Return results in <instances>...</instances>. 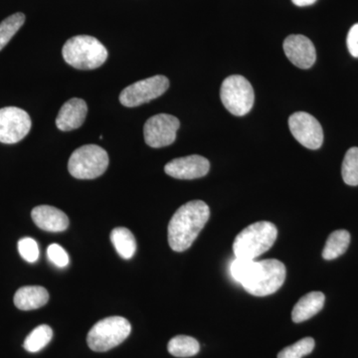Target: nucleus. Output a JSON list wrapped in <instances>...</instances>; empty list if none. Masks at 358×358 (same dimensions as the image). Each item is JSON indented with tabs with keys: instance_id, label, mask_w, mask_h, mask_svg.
Here are the masks:
<instances>
[{
	"instance_id": "f257e3e1",
	"label": "nucleus",
	"mask_w": 358,
	"mask_h": 358,
	"mask_svg": "<svg viewBox=\"0 0 358 358\" xmlns=\"http://www.w3.org/2000/svg\"><path fill=\"white\" fill-rule=\"evenodd\" d=\"M210 217L208 205L201 200H193L179 207L169 224V243L176 252H183L193 242Z\"/></svg>"
},
{
	"instance_id": "f03ea898",
	"label": "nucleus",
	"mask_w": 358,
	"mask_h": 358,
	"mask_svg": "<svg viewBox=\"0 0 358 358\" xmlns=\"http://www.w3.org/2000/svg\"><path fill=\"white\" fill-rule=\"evenodd\" d=\"M278 236L277 227L268 221L251 224L235 238L233 252L236 258L255 261L272 248Z\"/></svg>"
},
{
	"instance_id": "7ed1b4c3",
	"label": "nucleus",
	"mask_w": 358,
	"mask_h": 358,
	"mask_svg": "<svg viewBox=\"0 0 358 358\" xmlns=\"http://www.w3.org/2000/svg\"><path fill=\"white\" fill-rule=\"evenodd\" d=\"M63 58L79 70H94L101 67L108 59V51L98 39L88 35L72 37L64 44Z\"/></svg>"
},
{
	"instance_id": "20e7f679",
	"label": "nucleus",
	"mask_w": 358,
	"mask_h": 358,
	"mask_svg": "<svg viewBox=\"0 0 358 358\" xmlns=\"http://www.w3.org/2000/svg\"><path fill=\"white\" fill-rule=\"evenodd\" d=\"M286 275V267L281 261L275 259L255 261L248 277L241 285L253 296H266L281 289Z\"/></svg>"
},
{
	"instance_id": "39448f33",
	"label": "nucleus",
	"mask_w": 358,
	"mask_h": 358,
	"mask_svg": "<svg viewBox=\"0 0 358 358\" xmlns=\"http://www.w3.org/2000/svg\"><path fill=\"white\" fill-rule=\"evenodd\" d=\"M131 331V324L124 317H107L96 322L90 329L87 343L94 352H108L124 343L129 338Z\"/></svg>"
},
{
	"instance_id": "423d86ee",
	"label": "nucleus",
	"mask_w": 358,
	"mask_h": 358,
	"mask_svg": "<svg viewBox=\"0 0 358 358\" xmlns=\"http://www.w3.org/2000/svg\"><path fill=\"white\" fill-rule=\"evenodd\" d=\"M109 166V155L103 148L87 145L71 155L68 171L78 179H94L102 176Z\"/></svg>"
},
{
	"instance_id": "0eeeda50",
	"label": "nucleus",
	"mask_w": 358,
	"mask_h": 358,
	"mask_svg": "<svg viewBox=\"0 0 358 358\" xmlns=\"http://www.w3.org/2000/svg\"><path fill=\"white\" fill-rule=\"evenodd\" d=\"M224 107L231 114L243 117L252 110L255 101L253 87L240 75H232L224 80L220 90Z\"/></svg>"
},
{
	"instance_id": "6e6552de",
	"label": "nucleus",
	"mask_w": 358,
	"mask_h": 358,
	"mask_svg": "<svg viewBox=\"0 0 358 358\" xmlns=\"http://www.w3.org/2000/svg\"><path fill=\"white\" fill-rule=\"evenodd\" d=\"M169 87V81L166 77L157 75L148 78L129 85L126 89L122 90L120 95V102L124 107H138L164 95Z\"/></svg>"
},
{
	"instance_id": "1a4fd4ad",
	"label": "nucleus",
	"mask_w": 358,
	"mask_h": 358,
	"mask_svg": "<svg viewBox=\"0 0 358 358\" xmlns=\"http://www.w3.org/2000/svg\"><path fill=\"white\" fill-rule=\"evenodd\" d=\"M180 127L178 117L169 114H159L150 117L143 128V136L150 148H160L171 145L176 140Z\"/></svg>"
},
{
	"instance_id": "9d476101",
	"label": "nucleus",
	"mask_w": 358,
	"mask_h": 358,
	"mask_svg": "<svg viewBox=\"0 0 358 358\" xmlns=\"http://www.w3.org/2000/svg\"><path fill=\"white\" fill-rule=\"evenodd\" d=\"M31 126V119L24 110L16 107L0 109V143L13 145L22 141Z\"/></svg>"
},
{
	"instance_id": "9b49d317",
	"label": "nucleus",
	"mask_w": 358,
	"mask_h": 358,
	"mask_svg": "<svg viewBox=\"0 0 358 358\" xmlns=\"http://www.w3.org/2000/svg\"><path fill=\"white\" fill-rule=\"evenodd\" d=\"M289 131L308 150H317L324 143V131L319 121L306 112L294 113L289 119Z\"/></svg>"
},
{
	"instance_id": "f8f14e48",
	"label": "nucleus",
	"mask_w": 358,
	"mask_h": 358,
	"mask_svg": "<svg viewBox=\"0 0 358 358\" xmlns=\"http://www.w3.org/2000/svg\"><path fill=\"white\" fill-rule=\"evenodd\" d=\"M210 164L201 155H189L169 162L164 166L167 176L178 179H196L203 178L209 173Z\"/></svg>"
},
{
	"instance_id": "ddd939ff",
	"label": "nucleus",
	"mask_w": 358,
	"mask_h": 358,
	"mask_svg": "<svg viewBox=\"0 0 358 358\" xmlns=\"http://www.w3.org/2000/svg\"><path fill=\"white\" fill-rule=\"evenodd\" d=\"M284 51L294 66L301 69H310L315 60V45L303 35H289L284 41Z\"/></svg>"
},
{
	"instance_id": "4468645a",
	"label": "nucleus",
	"mask_w": 358,
	"mask_h": 358,
	"mask_svg": "<svg viewBox=\"0 0 358 358\" xmlns=\"http://www.w3.org/2000/svg\"><path fill=\"white\" fill-rule=\"evenodd\" d=\"M87 114L88 106L84 100L79 98L71 99L59 110L56 126L63 131L79 129L84 124Z\"/></svg>"
},
{
	"instance_id": "2eb2a0df",
	"label": "nucleus",
	"mask_w": 358,
	"mask_h": 358,
	"mask_svg": "<svg viewBox=\"0 0 358 358\" xmlns=\"http://www.w3.org/2000/svg\"><path fill=\"white\" fill-rule=\"evenodd\" d=\"M31 216L40 229L48 232H62L69 227V218L64 212L49 205L35 207Z\"/></svg>"
},
{
	"instance_id": "dca6fc26",
	"label": "nucleus",
	"mask_w": 358,
	"mask_h": 358,
	"mask_svg": "<svg viewBox=\"0 0 358 358\" xmlns=\"http://www.w3.org/2000/svg\"><path fill=\"white\" fill-rule=\"evenodd\" d=\"M49 301V293L43 287L26 286L14 296V305L21 310H32L44 307Z\"/></svg>"
},
{
	"instance_id": "f3484780",
	"label": "nucleus",
	"mask_w": 358,
	"mask_h": 358,
	"mask_svg": "<svg viewBox=\"0 0 358 358\" xmlns=\"http://www.w3.org/2000/svg\"><path fill=\"white\" fill-rule=\"evenodd\" d=\"M326 296L320 292H312L301 296L292 312L294 322L300 324L310 320L324 308Z\"/></svg>"
},
{
	"instance_id": "a211bd4d",
	"label": "nucleus",
	"mask_w": 358,
	"mask_h": 358,
	"mask_svg": "<svg viewBox=\"0 0 358 358\" xmlns=\"http://www.w3.org/2000/svg\"><path fill=\"white\" fill-rule=\"evenodd\" d=\"M110 241L122 259L133 258L136 251V242L131 231L124 227L115 228L110 233Z\"/></svg>"
},
{
	"instance_id": "6ab92c4d",
	"label": "nucleus",
	"mask_w": 358,
	"mask_h": 358,
	"mask_svg": "<svg viewBox=\"0 0 358 358\" xmlns=\"http://www.w3.org/2000/svg\"><path fill=\"white\" fill-rule=\"evenodd\" d=\"M350 243V234L346 230H336L327 238L326 246L322 251V258L331 261L343 255Z\"/></svg>"
},
{
	"instance_id": "aec40b11",
	"label": "nucleus",
	"mask_w": 358,
	"mask_h": 358,
	"mask_svg": "<svg viewBox=\"0 0 358 358\" xmlns=\"http://www.w3.org/2000/svg\"><path fill=\"white\" fill-rule=\"evenodd\" d=\"M167 350L176 357H192L199 352L200 345L192 336H178L169 341Z\"/></svg>"
},
{
	"instance_id": "412c9836",
	"label": "nucleus",
	"mask_w": 358,
	"mask_h": 358,
	"mask_svg": "<svg viewBox=\"0 0 358 358\" xmlns=\"http://www.w3.org/2000/svg\"><path fill=\"white\" fill-rule=\"evenodd\" d=\"M52 338H53V331L51 327L47 324H41L35 327L31 333L28 334L23 343V348L28 352H38L43 350L45 346L49 345Z\"/></svg>"
},
{
	"instance_id": "4be33fe9",
	"label": "nucleus",
	"mask_w": 358,
	"mask_h": 358,
	"mask_svg": "<svg viewBox=\"0 0 358 358\" xmlns=\"http://www.w3.org/2000/svg\"><path fill=\"white\" fill-rule=\"evenodd\" d=\"M24 22V14L18 13L13 14L0 23V51L13 39Z\"/></svg>"
},
{
	"instance_id": "5701e85b",
	"label": "nucleus",
	"mask_w": 358,
	"mask_h": 358,
	"mask_svg": "<svg viewBox=\"0 0 358 358\" xmlns=\"http://www.w3.org/2000/svg\"><path fill=\"white\" fill-rule=\"evenodd\" d=\"M341 174L346 185H358V148H350L346 152Z\"/></svg>"
},
{
	"instance_id": "b1692460",
	"label": "nucleus",
	"mask_w": 358,
	"mask_h": 358,
	"mask_svg": "<svg viewBox=\"0 0 358 358\" xmlns=\"http://www.w3.org/2000/svg\"><path fill=\"white\" fill-rule=\"evenodd\" d=\"M313 348H315L313 338H305L284 348L278 355V358H301L312 353Z\"/></svg>"
},
{
	"instance_id": "393cba45",
	"label": "nucleus",
	"mask_w": 358,
	"mask_h": 358,
	"mask_svg": "<svg viewBox=\"0 0 358 358\" xmlns=\"http://www.w3.org/2000/svg\"><path fill=\"white\" fill-rule=\"evenodd\" d=\"M18 251L20 256L28 263H35L39 259L38 243L29 237L22 238L18 242Z\"/></svg>"
},
{
	"instance_id": "a878e982",
	"label": "nucleus",
	"mask_w": 358,
	"mask_h": 358,
	"mask_svg": "<svg viewBox=\"0 0 358 358\" xmlns=\"http://www.w3.org/2000/svg\"><path fill=\"white\" fill-rule=\"evenodd\" d=\"M255 261L236 258L230 265V275L234 281L242 284L248 277Z\"/></svg>"
},
{
	"instance_id": "bb28decb",
	"label": "nucleus",
	"mask_w": 358,
	"mask_h": 358,
	"mask_svg": "<svg viewBox=\"0 0 358 358\" xmlns=\"http://www.w3.org/2000/svg\"><path fill=\"white\" fill-rule=\"evenodd\" d=\"M47 257L49 261L58 268H65L69 265V255L60 245L51 244L47 249Z\"/></svg>"
},
{
	"instance_id": "cd10ccee",
	"label": "nucleus",
	"mask_w": 358,
	"mask_h": 358,
	"mask_svg": "<svg viewBox=\"0 0 358 358\" xmlns=\"http://www.w3.org/2000/svg\"><path fill=\"white\" fill-rule=\"evenodd\" d=\"M346 43H348V48L350 53L352 54L353 57L358 58V23L350 28Z\"/></svg>"
},
{
	"instance_id": "c85d7f7f",
	"label": "nucleus",
	"mask_w": 358,
	"mask_h": 358,
	"mask_svg": "<svg viewBox=\"0 0 358 358\" xmlns=\"http://www.w3.org/2000/svg\"><path fill=\"white\" fill-rule=\"evenodd\" d=\"M294 6L303 7L313 6L317 0H292Z\"/></svg>"
}]
</instances>
